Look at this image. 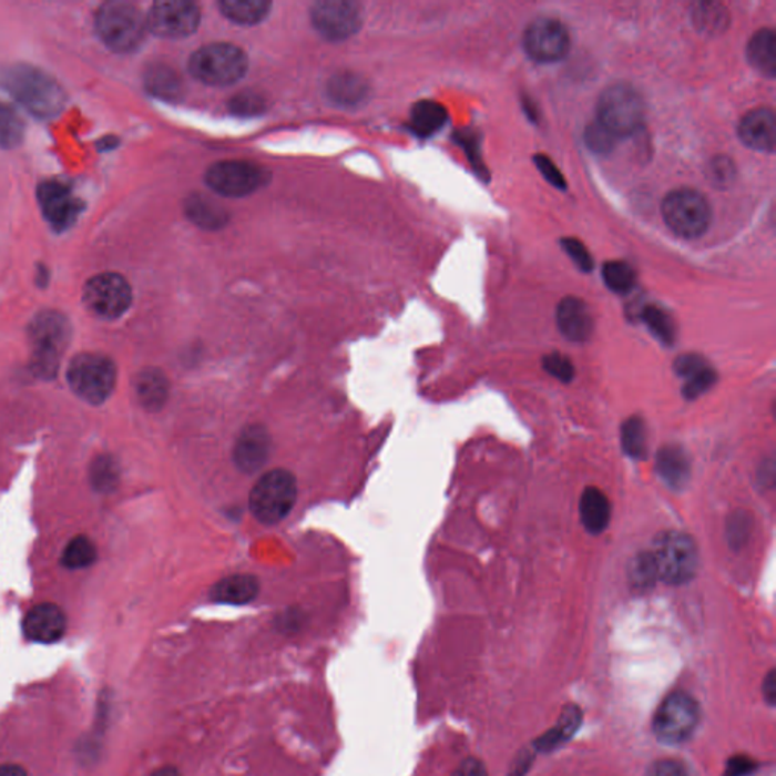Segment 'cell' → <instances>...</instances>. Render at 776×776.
I'll return each mask as SVG.
<instances>
[{"instance_id": "cell-20", "label": "cell", "mask_w": 776, "mask_h": 776, "mask_svg": "<svg viewBox=\"0 0 776 776\" xmlns=\"http://www.w3.org/2000/svg\"><path fill=\"white\" fill-rule=\"evenodd\" d=\"M738 137L746 146L759 152H772L775 149V114L774 111L759 109L743 115L738 125Z\"/></svg>"}, {"instance_id": "cell-54", "label": "cell", "mask_w": 776, "mask_h": 776, "mask_svg": "<svg viewBox=\"0 0 776 776\" xmlns=\"http://www.w3.org/2000/svg\"><path fill=\"white\" fill-rule=\"evenodd\" d=\"M151 776H181L180 770L173 766H164L161 769L155 770Z\"/></svg>"}, {"instance_id": "cell-23", "label": "cell", "mask_w": 776, "mask_h": 776, "mask_svg": "<svg viewBox=\"0 0 776 776\" xmlns=\"http://www.w3.org/2000/svg\"><path fill=\"white\" fill-rule=\"evenodd\" d=\"M581 522L592 534H601L609 528L611 507L609 498L600 489L589 487L582 493L580 502Z\"/></svg>"}, {"instance_id": "cell-39", "label": "cell", "mask_w": 776, "mask_h": 776, "mask_svg": "<svg viewBox=\"0 0 776 776\" xmlns=\"http://www.w3.org/2000/svg\"><path fill=\"white\" fill-rule=\"evenodd\" d=\"M147 86L152 93L159 94V96L172 98L180 92L181 82L177 80L175 72L166 68H160L149 73Z\"/></svg>"}, {"instance_id": "cell-42", "label": "cell", "mask_w": 776, "mask_h": 776, "mask_svg": "<svg viewBox=\"0 0 776 776\" xmlns=\"http://www.w3.org/2000/svg\"><path fill=\"white\" fill-rule=\"evenodd\" d=\"M751 534V518L746 513L731 514L728 523H726V535L731 547L742 548L748 542Z\"/></svg>"}, {"instance_id": "cell-50", "label": "cell", "mask_w": 776, "mask_h": 776, "mask_svg": "<svg viewBox=\"0 0 776 776\" xmlns=\"http://www.w3.org/2000/svg\"><path fill=\"white\" fill-rule=\"evenodd\" d=\"M755 767H757V763L753 758L737 755L726 763L724 776H746L753 774Z\"/></svg>"}, {"instance_id": "cell-45", "label": "cell", "mask_w": 776, "mask_h": 776, "mask_svg": "<svg viewBox=\"0 0 776 776\" xmlns=\"http://www.w3.org/2000/svg\"><path fill=\"white\" fill-rule=\"evenodd\" d=\"M534 163L549 184H552L554 187L560 190L568 188L563 173L560 172V169L555 166L554 161L549 159V156L535 155Z\"/></svg>"}, {"instance_id": "cell-1", "label": "cell", "mask_w": 776, "mask_h": 776, "mask_svg": "<svg viewBox=\"0 0 776 776\" xmlns=\"http://www.w3.org/2000/svg\"><path fill=\"white\" fill-rule=\"evenodd\" d=\"M0 86L37 118H55L65 105L63 86L32 65L12 64L3 68L0 70Z\"/></svg>"}, {"instance_id": "cell-43", "label": "cell", "mask_w": 776, "mask_h": 776, "mask_svg": "<svg viewBox=\"0 0 776 776\" xmlns=\"http://www.w3.org/2000/svg\"><path fill=\"white\" fill-rule=\"evenodd\" d=\"M543 369L563 382H571L575 377V367L569 357L560 353L549 354L543 358Z\"/></svg>"}, {"instance_id": "cell-28", "label": "cell", "mask_w": 776, "mask_h": 776, "mask_svg": "<svg viewBox=\"0 0 776 776\" xmlns=\"http://www.w3.org/2000/svg\"><path fill=\"white\" fill-rule=\"evenodd\" d=\"M218 8L231 22L252 27L267 18L272 3L266 0H222Z\"/></svg>"}, {"instance_id": "cell-24", "label": "cell", "mask_w": 776, "mask_h": 776, "mask_svg": "<svg viewBox=\"0 0 776 776\" xmlns=\"http://www.w3.org/2000/svg\"><path fill=\"white\" fill-rule=\"evenodd\" d=\"M748 60L754 69L767 78L776 74V39L774 31L762 29L751 37L748 49Z\"/></svg>"}, {"instance_id": "cell-47", "label": "cell", "mask_w": 776, "mask_h": 776, "mask_svg": "<svg viewBox=\"0 0 776 776\" xmlns=\"http://www.w3.org/2000/svg\"><path fill=\"white\" fill-rule=\"evenodd\" d=\"M709 175H712L713 184L728 185L736 176V167H734L733 161L726 156H719L709 166Z\"/></svg>"}, {"instance_id": "cell-9", "label": "cell", "mask_w": 776, "mask_h": 776, "mask_svg": "<svg viewBox=\"0 0 776 776\" xmlns=\"http://www.w3.org/2000/svg\"><path fill=\"white\" fill-rule=\"evenodd\" d=\"M662 212L668 228L684 238L701 237L712 222L708 201L692 188H678L668 193L664 197Z\"/></svg>"}, {"instance_id": "cell-21", "label": "cell", "mask_w": 776, "mask_h": 776, "mask_svg": "<svg viewBox=\"0 0 776 776\" xmlns=\"http://www.w3.org/2000/svg\"><path fill=\"white\" fill-rule=\"evenodd\" d=\"M691 458L681 446H664L656 453L655 469L671 489L683 490L692 477Z\"/></svg>"}, {"instance_id": "cell-4", "label": "cell", "mask_w": 776, "mask_h": 776, "mask_svg": "<svg viewBox=\"0 0 776 776\" xmlns=\"http://www.w3.org/2000/svg\"><path fill=\"white\" fill-rule=\"evenodd\" d=\"M98 34L115 52H132L146 35V18L137 7L127 2H109L99 8Z\"/></svg>"}, {"instance_id": "cell-25", "label": "cell", "mask_w": 776, "mask_h": 776, "mask_svg": "<svg viewBox=\"0 0 776 776\" xmlns=\"http://www.w3.org/2000/svg\"><path fill=\"white\" fill-rule=\"evenodd\" d=\"M581 709L576 705H569L561 713L559 724L554 728L549 729L548 733H544L542 737L537 738L534 743L535 749L542 751V753H551V751L563 745L564 742L571 741L573 734L578 731V726L581 725Z\"/></svg>"}, {"instance_id": "cell-27", "label": "cell", "mask_w": 776, "mask_h": 776, "mask_svg": "<svg viewBox=\"0 0 776 776\" xmlns=\"http://www.w3.org/2000/svg\"><path fill=\"white\" fill-rule=\"evenodd\" d=\"M135 390L140 402L149 410H159L166 404L169 396V382L163 371L147 369L139 375L135 381Z\"/></svg>"}, {"instance_id": "cell-30", "label": "cell", "mask_w": 776, "mask_h": 776, "mask_svg": "<svg viewBox=\"0 0 776 776\" xmlns=\"http://www.w3.org/2000/svg\"><path fill=\"white\" fill-rule=\"evenodd\" d=\"M692 16L695 27L705 34H721L728 28V11L719 3H696Z\"/></svg>"}, {"instance_id": "cell-48", "label": "cell", "mask_w": 776, "mask_h": 776, "mask_svg": "<svg viewBox=\"0 0 776 776\" xmlns=\"http://www.w3.org/2000/svg\"><path fill=\"white\" fill-rule=\"evenodd\" d=\"M707 366H709L708 361L705 360L704 357H701V355L685 354L681 355L678 360L675 361V371L678 377L687 379L692 377L693 374L703 370L704 367Z\"/></svg>"}, {"instance_id": "cell-34", "label": "cell", "mask_w": 776, "mask_h": 776, "mask_svg": "<svg viewBox=\"0 0 776 776\" xmlns=\"http://www.w3.org/2000/svg\"><path fill=\"white\" fill-rule=\"evenodd\" d=\"M642 320L660 341L667 346L674 345L676 338L674 319L664 309L655 305H646L642 312Z\"/></svg>"}, {"instance_id": "cell-7", "label": "cell", "mask_w": 776, "mask_h": 776, "mask_svg": "<svg viewBox=\"0 0 776 776\" xmlns=\"http://www.w3.org/2000/svg\"><path fill=\"white\" fill-rule=\"evenodd\" d=\"M70 325L60 313H40L29 326V338L34 349V370L43 378L55 375L58 358L68 346Z\"/></svg>"}, {"instance_id": "cell-44", "label": "cell", "mask_w": 776, "mask_h": 776, "mask_svg": "<svg viewBox=\"0 0 776 776\" xmlns=\"http://www.w3.org/2000/svg\"><path fill=\"white\" fill-rule=\"evenodd\" d=\"M561 245H563L565 254L575 262L576 266L580 267L582 272L592 270L593 258L584 243L576 241V238L569 237L563 238Z\"/></svg>"}, {"instance_id": "cell-35", "label": "cell", "mask_w": 776, "mask_h": 776, "mask_svg": "<svg viewBox=\"0 0 776 776\" xmlns=\"http://www.w3.org/2000/svg\"><path fill=\"white\" fill-rule=\"evenodd\" d=\"M602 278H604L606 287L614 293H629L633 290L635 283H637V275L633 266L629 263L621 262H609L602 267Z\"/></svg>"}, {"instance_id": "cell-18", "label": "cell", "mask_w": 776, "mask_h": 776, "mask_svg": "<svg viewBox=\"0 0 776 776\" xmlns=\"http://www.w3.org/2000/svg\"><path fill=\"white\" fill-rule=\"evenodd\" d=\"M64 611L55 604H40L34 606L23 622V631L29 640L37 643H55L65 633Z\"/></svg>"}, {"instance_id": "cell-14", "label": "cell", "mask_w": 776, "mask_h": 776, "mask_svg": "<svg viewBox=\"0 0 776 776\" xmlns=\"http://www.w3.org/2000/svg\"><path fill=\"white\" fill-rule=\"evenodd\" d=\"M312 23L326 40L349 39L361 28V6L349 0H321L312 8Z\"/></svg>"}, {"instance_id": "cell-8", "label": "cell", "mask_w": 776, "mask_h": 776, "mask_svg": "<svg viewBox=\"0 0 776 776\" xmlns=\"http://www.w3.org/2000/svg\"><path fill=\"white\" fill-rule=\"evenodd\" d=\"M645 106L633 86L617 84L606 89L598 103V122L617 139L630 137L642 127Z\"/></svg>"}, {"instance_id": "cell-12", "label": "cell", "mask_w": 776, "mask_h": 776, "mask_svg": "<svg viewBox=\"0 0 776 776\" xmlns=\"http://www.w3.org/2000/svg\"><path fill=\"white\" fill-rule=\"evenodd\" d=\"M84 303L93 315L106 320L118 319L131 307L130 283L118 274L94 276L84 287Z\"/></svg>"}, {"instance_id": "cell-17", "label": "cell", "mask_w": 776, "mask_h": 776, "mask_svg": "<svg viewBox=\"0 0 776 776\" xmlns=\"http://www.w3.org/2000/svg\"><path fill=\"white\" fill-rule=\"evenodd\" d=\"M272 440L262 425H251L243 429L235 440L234 461L245 473H255L268 461Z\"/></svg>"}, {"instance_id": "cell-26", "label": "cell", "mask_w": 776, "mask_h": 776, "mask_svg": "<svg viewBox=\"0 0 776 776\" xmlns=\"http://www.w3.org/2000/svg\"><path fill=\"white\" fill-rule=\"evenodd\" d=\"M448 122V111L439 102L419 101L411 109L410 125L416 134L428 137L436 134Z\"/></svg>"}, {"instance_id": "cell-46", "label": "cell", "mask_w": 776, "mask_h": 776, "mask_svg": "<svg viewBox=\"0 0 776 776\" xmlns=\"http://www.w3.org/2000/svg\"><path fill=\"white\" fill-rule=\"evenodd\" d=\"M264 109V103L262 96L254 93H242L234 98L233 103H231V110L235 114L242 115H254L262 113Z\"/></svg>"}, {"instance_id": "cell-15", "label": "cell", "mask_w": 776, "mask_h": 776, "mask_svg": "<svg viewBox=\"0 0 776 776\" xmlns=\"http://www.w3.org/2000/svg\"><path fill=\"white\" fill-rule=\"evenodd\" d=\"M523 47L532 60L539 63H555L568 55L571 37L560 20L543 18L528 27Z\"/></svg>"}, {"instance_id": "cell-49", "label": "cell", "mask_w": 776, "mask_h": 776, "mask_svg": "<svg viewBox=\"0 0 776 776\" xmlns=\"http://www.w3.org/2000/svg\"><path fill=\"white\" fill-rule=\"evenodd\" d=\"M646 776H692L691 770L676 759H658L650 767Z\"/></svg>"}, {"instance_id": "cell-2", "label": "cell", "mask_w": 776, "mask_h": 776, "mask_svg": "<svg viewBox=\"0 0 776 776\" xmlns=\"http://www.w3.org/2000/svg\"><path fill=\"white\" fill-rule=\"evenodd\" d=\"M651 555L658 580L668 585H681L695 578L700 568V552L691 535L666 531L656 537Z\"/></svg>"}, {"instance_id": "cell-51", "label": "cell", "mask_w": 776, "mask_h": 776, "mask_svg": "<svg viewBox=\"0 0 776 776\" xmlns=\"http://www.w3.org/2000/svg\"><path fill=\"white\" fill-rule=\"evenodd\" d=\"M452 776H489L484 765L477 758H466L460 763Z\"/></svg>"}, {"instance_id": "cell-5", "label": "cell", "mask_w": 776, "mask_h": 776, "mask_svg": "<svg viewBox=\"0 0 776 776\" xmlns=\"http://www.w3.org/2000/svg\"><path fill=\"white\" fill-rule=\"evenodd\" d=\"M118 369L106 355L84 353L76 355L68 367V381L78 398L101 406L113 394Z\"/></svg>"}, {"instance_id": "cell-52", "label": "cell", "mask_w": 776, "mask_h": 776, "mask_svg": "<svg viewBox=\"0 0 776 776\" xmlns=\"http://www.w3.org/2000/svg\"><path fill=\"white\" fill-rule=\"evenodd\" d=\"M763 695H765L767 704L775 705L776 703V678L775 672L770 671L767 674L765 683H763Z\"/></svg>"}, {"instance_id": "cell-36", "label": "cell", "mask_w": 776, "mask_h": 776, "mask_svg": "<svg viewBox=\"0 0 776 776\" xmlns=\"http://www.w3.org/2000/svg\"><path fill=\"white\" fill-rule=\"evenodd\" d=\"M24 126L20 115L0 101V147H16L22 143Z\"/></svg>"}, {"instance_id": "cell-37", "label": "cell", "mask_w": 776, "mask_h": 776, "mask_svg": "<svg viewBox=\"0 0 776 776\" xmlns=\"http://www.w3.org/2000/svg\"><path fill=\"white\" fill-rule=\"evenodd\" d=\"M90 480L98 491L113 490L119 482V469L113 458L98 457L90 469Z\"/></svg>"}, {"instance_id": "cell-38", "label": "cell", "mask_w": 776, "mask_h": 776, "mask_svg": "<svg viewBox=\"0 0 776 776\" xmlns=\"http://www.w3.org/2000/svg\"><path fill=\"white\" fill-rule=\"evenodd\" d=\"M630 580L633 582L634 588L640 590L651 589L652 585L658 581L651 552L640 554L637 559L633 561V564H631Z\"/></svg>"}, {"instance_id": "cell-40", "label": "cell", "mask_w": 776, "mask_h": 776, "mask_svg": "<svg viewBox=\"0 0 776 776\" xmlns=\"http://www.w3.org/2000/svg\"><path fill=\"white\" fill-rule=\"evenodd\" d=\"M717 381V374L714 371L712 366L704 367L703 370L696 371L692 377L685 379L683 387L684 398L696 399L709 388L714 386Z\"/></svg>"}, {"instance_id": "cell-10", "label": "cell", "mask_w": 776, "mask_h": 776, "mask_svg": "<svg viewBox=\"0 0 776 776\" xmlns=\"http://www.w3.org/2000/svg\"><path fill=\"white\" fill-rule=\"evenodd\" d=\"M700 721L701 708L695 697L685 692H674L656 709L652 728L660 742L674 746L687 742Z\"/></svg>"}, {"instance_id": "cell-11", "label": "cell", "mask_w": 776, "mask_h": 776, "mask_svg": "<svg viewBox=\"0 0 776 776\" xmlns=\"http://www.w3.org/2000/svg\"><path fill=\"white\" fill-rule=\"evenodd\" d=\"M201 8L187 0H163L152 6L146 16L147 31L161 39H185L201 24Z\"/></svg>"}, {"instance_id": "cell-33", "label": "cell", "mask_w": 776, "mask_h": 776, "mask_svg": "<svg viewBox=\"0 0 776 776\" xmlns=\"http://www.w3.org/2000/svg\"><path fill=\"white\" fill-rule=\"evenodd\" d=\"M96 547H94L92 540H90L89 537L80 535L70 540V543L64 549L61 563H63L64 568L76 571V569H84L92 565L94 561H96Z\"/></svg>"}, {"instance_id": "cell-6", "label": "cell", "mask_w": 776, "mask_h": 776, "mask_svg": "<svg viewBox=\"0 0 776 776\" xmlns=\"http://www.w3.org/2000/svg\"><path fill=\"white\" fill-rule=\"evenodd\" d=\"M297 498L296 478L284 469L270 470L251 491L249 507L264 525H275L287 518Z\"/></svg>"}, {"instance_id": "cell-22", "label": "cell", "mask_w": 776, "mask_h": 776, "mask_svg": "<svg viewBox=\"0 0 776 776\" xmlns=\"http://www.w3.org/2000/svg\"><path fill=\"white\" fill-rule=\"evenodd\" d=\"M259 582L254 575H231L218 581L212 590V600L217 604L242 606L257 600Z\"/></svg>"}, {"instance_id": "cell-53", "label": "cell", "mask_w": 776, "mask_h": 776, "mask_svg": "<svg viewBox=\"0 0 776 776\" xmlns=\"http://www.w3.org/2000/svg\"><path fill=\"white\" fill-rule=\"evenodd\" d=\"M0 776H28L27 772L22 769L20 766L16 765H6V766H0Z\"/></svg>"}, {"instance_id": "cell-31", "label": "cell", "mask_w": 776, "mask_h": 776, "mask_svg": "<svg viewBox=\"0 0 776 776\" xmlns=\"http://www.w3.org/2000/svg\"><path fill=\"white\" fill-rule=\"evenodd\" d=\"M621 440L626 456L634 458V460H643L647 456L646 428L639 417H630L622 425Z\"/></svg>"}, {"instance_id": "cell-19", "label": "cell", "mask_w": 776, "mask_h": 776, "mask_svg": "<svg viewBox=\"0 0 776 776\" xmlns=\"http://www.w3.org/2000/svg\"><path fill=\"white\" fill-rule=\"evenodd\" d=\"M557 325L568 340L588 341L594 328L592 309L580 297H564L557 307Z\"/></svg>"}, {"instance_id": "cell-3", "label": "cell", "mask_w": 776, "mask_h": 776, "mask_svg": "<svg viewBox=\"0 0 776 776\" xmlns=\"http://www.w3.org/2000/svg\"><path fill=\"white\" fill-rule=\"evenodd\" d=\"M247 57L242 48L231 43H212L197 49L188 61L194 80L206 85L228 86L247 72Z\"/></svg>"}, {"instance_id": "cell-29", "label": "cell", "mask_w": 776, "mask_h": 776, "mask_svg": "<svg viewBox=\"0 0 776 776\" xmlns=\"http://www.w3.org/2000/svg\"><path fill=\"white\" fill-rule=\"evenodd\" d=\"M185 212H187L190 221L206 229L222 228L226 222V213L221 206L202 196L190 197Z\"/></svg>"}, {"instance_id": "cell-13", "label": "cell", "mask_w": 776, "mask_h": 776, "mask_svg": "<svg viewBox=\"0 0 776 776\" xmlns=\"http://www.w3.org/2000/svg\"><path fill=\"white\" fill-rule=\"evenodd\" d=\"M263 167L247 161H221L206 172V185L225 197H243L266 183Z\"/></svg>"}, {"instance_id": "cell-16", "label": "cell", "mask_w": 776, "mask_h": 776, "mask_svg": "<svg viewBox=\"0 0 776 776\" xmlns=\"http://www.w3.org/2000/svg\"><path fill=\"white\" fill-rule=\"evenodd\" d=\"M39 201L44 217L57 229L72 226L82 210V204L73 196L72 190L55 181L40 185Z\"/></svg>"}, {"instance_id": "cell-41", "label": "cell", "mask_w": 776, "mask_h": 776, "mask_svg": "<svg viewBox=\"0 0 776 776\" xmlns=\"http://www.w3.org/2000/svg\"><path fill=\"white\" fill-rule=\"evenodd\" d=\"M616 135L611 134L605 126H602L600 122H593L592 125L588 126L585 130V143L592 149L593 152L598 154H606L614 144L617 142Z\"/></svg>"}, {"instance_id": "cell-32", "label": "cell", "mask_w": 776, "mask_h": 776, "mask_svg": "<svg viewBox=\"0 0 776 776\" xmlns=\"http://www.w3.org/2000/svg\"><path fill=\"white\" fill-rule=\"evenodd\" d=\"M367 85L361 81L360 76L355 74H340L333 78L329 84V94L334 101L343 103V105H357L361 99H365Z\"/></svg>"}]
</instances>
